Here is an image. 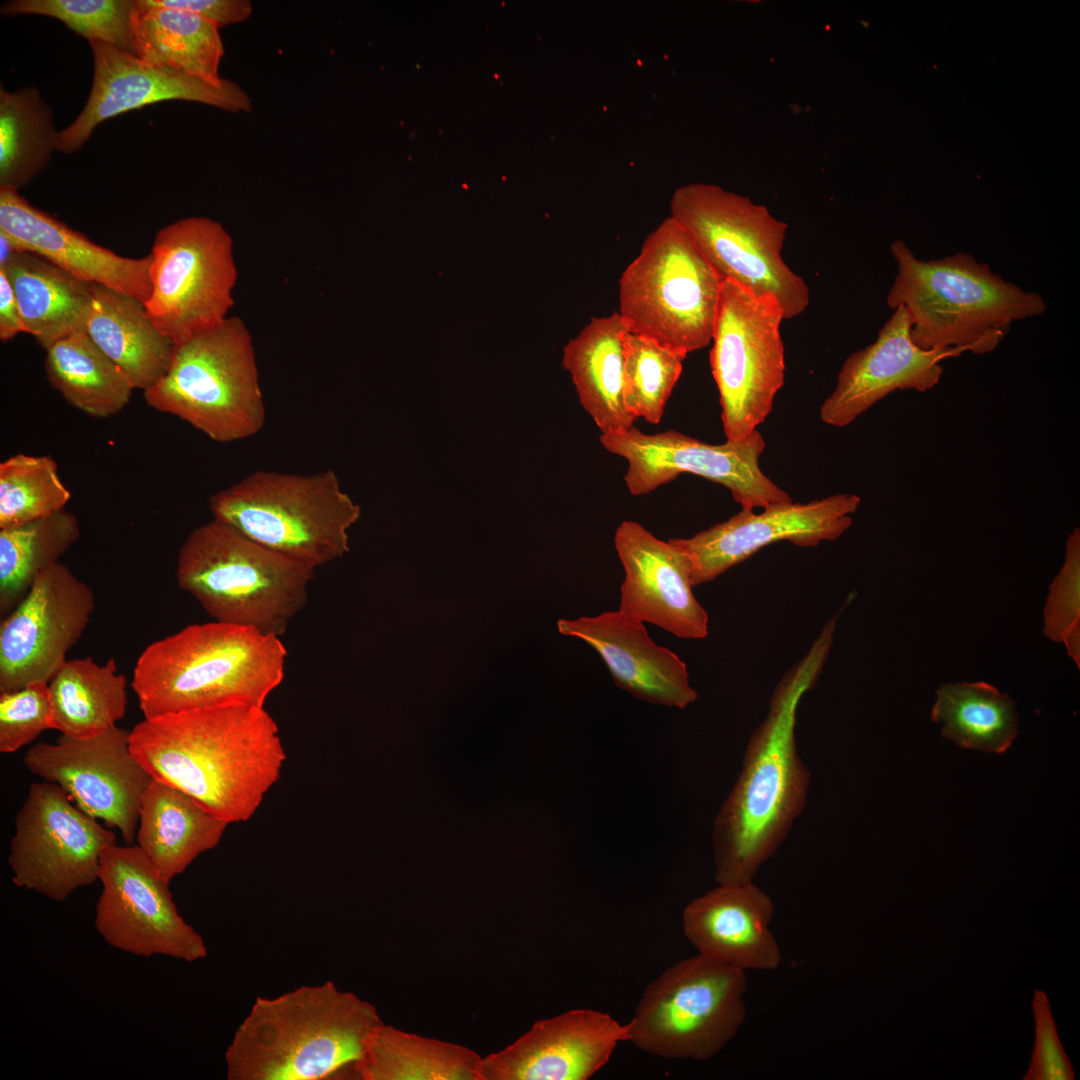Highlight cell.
I'll use <instances>...</instances> for the list:
<instances>
[{
	"instance_id": "obj_8",
	"label": "cell",
	"mask_w": 1080,
	"mask_h": 1080,
	"mask_svg": "<svg viewBox=\"0 0 1080 1080\" xmlns=\"http://www.w3.org/2000/svg\"><path fill=\"white\" fill-rule=\"evenodd\" d=\"M144 398L151 408L183 419L216 442L258 433L265 405L244 321L228 316L175 344L167 372Z\"/></svg>"
},
{
	"instance_id": "obj_5",
	"label": "cell",
	"mask_w": 1080,
	"mask_h": 1080,
	"mask_svg": "<svg viewBox=\"0 0 1080 1080\" xmlns=\"http://www.w3.org/2000/svg\"><path fill=\"white\" fill-rule=\"evenodd\" d=\"M890 251L897 273L886 303L906 309L912 340L924 350L990 353L1014 322L1047 310L1038 293L1005 280L972 254L923 260L902 240L892 242Z\"/></svg>"
},
{
	"instance_id": "obj_9",
	"label": "cell",
	"mask_w": 1080,
	"mask_h": 1080,
	"mask_svg": "<svg viewBox=\"0 0 1080 1080\" xmlns=\"http://www.w3.org/2000/svg\"><path fill=\"white\" fill-rule=\"evenodd\" d=\"M722 280L671 217L644 240L619 280V316L629 333L688 354L712 340Z\"/></svg>"
},
{
	"instance_id": "obj_34",
	"label": "cell",
	"mask_w": 1080,
	"mask_h": 1080,
	"mask_svg": "<svg viewBox=\"0 0 1080 1080\" xmlns=\"http://www.w3.org/2000/svg\"><path fill=\"white\" fill-rule=\"evenodd\" d=\"M45 351L50 385L75 408L92 417L106 418L128 404L135 389L131 380L86 331L71 334Z\"/></svg>"
},
{
	"instance_id": "obj_42",
	"label": "cell",
	"mask_w": 1080,
	"mask_h": 1080,
	"mask_svg": "<svg viewBox=\"0 0 1080 1080\" xmlns=\"http://www.w3.org/2000/svg\"><path fill=\"white\" fill-rule=\"evenodd\" d=\"M54 729L49 688L46 682L0 694V751L13 753Z\"/></svg>"
},
{
	"instance_id": "obj_37",
	"label": "cell",
	"mask_w": 1080,
	"mask_h": 1080,
	"mask_svg": "<svg viewBox=\"0 0 1080 1080\" xmlns=\"http://www.w3.org/2000/svg\"><path fill=\"white\" fill-rule=\"evenodd\" d=\"M79 522L63 509L53 515L0 529V613L9 614L37 576L59 563L78 540Z\"/></svg>"
},
{
	"instance_id": "obj_12",
	"label": "cell",
	"mask_w": 1080,
	"mask_h": 1080,
	"mask_svg": "<svg viewBox=\"0 0 1080 1080\" xmlns=\"http://www.w3.org/2000/svg\"><path fill=\"white\" fill-rule=\"evenodd\" d=\"M782 320V308L773 296H758L733 281H722L710 367L727 440L756 430L784 384Z\"/></svg>"
},
{
	"instance_id": "obj_45",
	"label": "cell",
	"mask_w": 1080,
	"mask_h": 1080,
	"mask_svg": "<svg viewBox=\"0 0 1080 1080\" xmlns=\"http://www.w3.org/2000/svg\"><path fill=\"white\" fill-rule=\"evenodd\" d=\"M19 333H27L15 292L0 269V340L7 342Z\"/></svg>"
},
{
	"instance_id": "obj_25",
	"label": "cell",
	"mask_w": 1080,
	"mask_h": 1080,
	"mask_svg": "<svg viewBox=\"0 0 1080 1080\" xmlns=\"http://www.w3.org/2000/svg\"><path fill=\"white\" fill-rule=\"evenodd\" d=\"M0 233L17 250L38 254L85 281L143 303L151 295L150 254L143 258L120 256L34 207L17 190L0 188Z\"/></svg>"
},
{
	"instance_id": "obj_4",
	"label": "cell",
	"mask_w": 1080,
	"mask_h": 1080,
	"mask_svg": "<svg viewBox=\"0 0 1080 1080\" xmlns=\"http://www.w3.org/2000/svg\"><path fill=\"white\" fill-rule=\"evenodd\" d=\"M280 637L219 621L192 624L149 644L131 686L145 718L226 704L264 707L283 681Z\"/></svg>"
},
{
	"instance_id": "obj_6",
	"label": "cell",
	"mask_w": 1080,
	"mask_h": 1080,
	"mask_svg": "<svg viewBox=\"0 0 1080 1080\" xmlns=\"http://www.w3.org/2000/svg\"><path fill=\"white\" fill-rule=\"evenodd\" d=\"M314 570L214 519L190 532L178 586L219 622L282 636L308 601Z\"/></svg>"
},
{
	"instance_id": "obj_26",
	"label": "cell",
	"mask_w": 1080,
	"mask_h": 1080,
	"mask_svg": "<svg viewBox=\"0 0 1080 1080\" xmlns=\"http://www.w3.org/2000/svg\"><path fill=\"white\" fill-rule=\"evenodd\" d=\"M772 899L753 881L723 883L692 900L683 932L698 954L747 970H773L782 955L770 930Z\"/></svg>"
},
{
	"instance_id": "obj_44",
	"label": "cell",
	"mask_w": 1080,
	"mask_h": 1080,
	"mask_svg": "<svg viewBox=\"0 0 1080 1080\" xmlns=\"http://www.w3.org/2000/svg\"><path fill=\"white\" fill-rule=\"evenodd\" d=\"M155 6L188 10L215 24L219 29L242 22L252 14L249 0H148Z\"/></svg>"
},
{
	"instance_id": "obj_30",
	"label": "cell",
	"mask_w": 1080,
	"mask_h": 1080,
	"mask_svg": "<svg viewBox=\"0 0 1080 1080\" xmlns=\"http://www.w3.org/2000/svg\"><path fill=\"white\" fill-rule=\"evenodd\" d=\"M86 333L131 380L154 386L167 372L175 344L148 316L139 299L95 284Z\"/></svg>"
},
{
	"instance_id": "obj_22",
	"label": "cell",
	"mask_w": 1080,
	"mask_h": 1080,
	"mask_svg": "<svg viewBox=\"0 0 1080 1080\" xmlns=\"http://www.w3.org/2000/svg\"><path fill=\"white\" fill-rule=\"evenodd\" d=\"M628 1036V1023L608 1013L569 1010L535 1022L512 1044L482 1058L478 1080H586Z\"/></svg>"
},
{
	"instance_id": "obj_11",
	"label": "cell",
	"mask_w": 1080,
	"mask_h": 1080,
	"mask_svg": "<svg viewBox=\"0 0 1080 1080\" xmlns=\"http://www.w3.org/2000/svg\"><path fill=\"white\" fill-rule=\"evenodd\" d=\"M746 971L696 955L668 967L644 990L628 1042L666 1059L708 1060L746 1017Z\"/></svg>"
},
{
	"instance_id": "obj_17",
	"label": "cell",
	"mask_w": 1080,
	"mask_h": 1080,
	"mask_svg": "<svg viewBox=\"0 0 1080 1080\" xmlns=\"http://www.w3.org/2000/svg\"><path fill=\"white\" fill-rule=\"evenodd\" d=\"M130 731L114 726L89 737L61 735L25 756L27 768L60 785L86 814L117 828L127 845L136 838L142 797L153 777L130 750Z\"/></svg>"
},
{
	"instance_id": "obj_29",
	"label": "cell",
	"mask_w": 1080,
	"mask_h": 1080,
	"mask_svg": "<svg viewBox=\"0 0 1080 1080\" xmlns=\"http://www.w3.org/2000/svg\"><path fill=\"white\" fill-rule=\"evenodd\" d=\"M228 824L186 793L153 779L141 800L136 841L170 882L200 854L215 848Z\"/></svg>"
},
{
	"instance_id": "obj_38",
	"label": "cell",
	"mask_w": 1080,
	"mask_h": 1080,
	"mask_svg": "<svg viewBox=\"0 0 1080 1080\" xmlns=\"http://www.w3.org/2000/svg\"><path fill=\"white\" fill-rule=\"evenodd\" d=\"M70 497L50 456L19 453L0 463V529L53 515Z\"/></svg>"
},
{
	"instance_id": "obj_24",
	"label": "cell",
	"mask_w": 1080,
	"mask_h": 1080,
	"mask_svg": "<svg viewBox=\"0 0 1080 1080\" xmlns=\"http://www.w3.org/2000/svg\"><path fill=\"white\" fill-rule=\"evenodd\" d=\"M561 634L576 637L602 657L614 683L639 700L684 709L698 697L686 663L655 643L643 622L618 611L559 619Z\"/></svg>"
},
{
	"instance_id": "obj_35",
	"label": "cell",
	"mask_w": 1080,
	"mask_h": 1080,
	"mask_svg": "<svg viewBox=\"0 0 1080 1080\" xmlns=\"http://www.w3.org/2000/svg\"><path fill=\"white\" fill-rule=\"evenodd\" d=\"M1014 702L986 682L942 685L932 711L934 722H944L941 734L958 746L1004 753L1018 735Z\"/></svg>"
},
{
	"instance_id": "obj_23",
	"label": "cell",
	"mask_w": 1080,
	"mask_h": 1080,
	"mask_svg": "<svg viewBox=\"0 0 1080 1080\" xmlns=\"http://www.w3.org/2000/svg\"><path fill=\"white\" fill-rule=\"evenodd\" d=\"M911 320L903 306L878 332L877 339L843 363L833 392L820 407L821 420L844 427L896 390L925 392L943 374L942 362L960 356L958 348L924 350L911 337Z\"/></svg>"
},
{
	"instance_id": "obj_19",
	"label": "cell",
	"mask_w": 1080,
	"mask_h": 1080,
	"mask_svg": "<svg viewBox=\"0 0 1080 1080\" xmlns=\"http://www.w3.org/2000/svg\"><path fill=\"white\" fill-rule=\"evenodd\" d=\"M89 44L93 56L91 91L78 117L59 131L57 151L74 153L105 120L162 101L199 102L232 113L252 110L247 92L231 80L216 86L179 70L146 63L105 43Z\"/></svg>"
},
{
	"instance_id": "obj_31",
	"label": "cell",
	"mask_w": 1080,
	"mask_h": 1080,
	"mask_svg": "<svg viewBox=\"0 0 1080 1080\" xmlns=\"http://www.w3.org/2000/svg\"><path fill=\"white\" fill-rule=\"evenodd\" d=\"M136 56L142 61L179 70L220 86L224 55L219 28L188 10L135 0L132 16Z\"/></svg>"
},
{
	"instance_id": "obj_18",
	"label": "cell",
	"mask_w": 1080,
	"mask_h": 1080,
	"mask_svg": "<svg viewBox=\"0 0 1080 1080\" xmlns=\"http://www.w3.org/2000/svg\"><path fill=\"white\" fill-rule=\"evenodd\" d=\"M95 608L90 587L66 565L41 572L0 624V692L48 683L83 635Z\"/></svg>"
},
{
	"instance_id": "obj_2",
	"label": "cell",
	"mask_w": 1080,
	"mask_h": 1080,
	"mask_svg": "<svg viewBox=\"0 0 1080 1080\" xmlns=\"http://www.w3.org/2000/svg\"><path fill=\"white\" fill-rule=\"evenodd\" d=\"M824 636L780 681L765 720L747 744L742 767L712 830L718 884L753 881L802 813L810 773L797 749L798 703L815 683L830 647Z\"/></svg>"
},
{
	"instance_id": "obj_21",
	"label": "cell",
	"mask_w": 1080,
	"mask_h": 1080,
	"mask_svg": "<svg viewBox=\"0 0 1080 1080\" xmlns=\"http://www.w3.org/2000/svg\"><path fill=\"white\" fill-rule=\"evenodd\" d=\"M614 545L625 572L621 613L678 638L708 635V614L693 594L692 562L684 550L633 520L617 527Z\"/></svg>"
},
{
	"instance_id": "obj_20",
	"label": "cell",
	"mask_w": 1080,
	"mask_h": 1080,
	"mask_svg": "<svg viewBox=\"0 0 1080 1080\" xmlns=\"http://www.w3.org/2000/svg\"><path fill=\"white\" fill-rule=\"evenodd\" d=\"M856 494H836L807 503H782L756 514L742 509L726 521L689 538L670 539L692 562V583L716 579L763 547L782 540L801 547L839 538L852 525L860 505Z\"/></svg>"
},
{
	"instance_id": "obj_14",
	"label": "cell",
	"mask_w": 1080,
	"mask_h": 1080,
	"mask_svg": "<svg viewBox=\"0 0 1080 1080\" xmlns=\"http://www.w3.org/2000/svg\"><path fill=\"white\" fill-rule=\"evenodd\" d=\"M115 834L83 812L58 784L32 783L15 819L8 863L18 887L63 901L98 879Z\"/></svg>"
},
{
	"instance_id": "obj_39",
	"label": "cell",
	"mask_w": 1080,
	"mask_h": 1080,
	"mask_svg": "<svg viewBox=\"0 0 1080 1080\" xmlns=\"http://www.w3.org/2000/svg\"><path fill=\"white\" fill-rule=\"evenodd\" d=\"M134 7L135 0H12L4 3L0 12L4 16L52 17L89 43H105L136 56Z\"/></svg>"
},
{
	"instance_id": "obj_41",
	"label": "cell",
	"mask_w": 1080,
	"mask_h": 1080,
	"mask_svg": "<svg viewBox=\"0 0 1080 1080\" xmlns=\"http://www.w3.org/2000/svg\"><path fill=\"white\" fill-rule=\"evenodd\" d=\"M1044 634L1062 642L1080 667V529L1075 528L1066 544L1064 564L1049 588L1044 609Z\"/></svg>"
},
{
	"instance_id": "obj_15",
	"label": "cell",
	"mask_w": 1080,
	"mask_h": 1080,
	"mask_svg": "<svg viewBox=\"0 0 1080 1080\" xmlns=\"http://www.w3.org/2000/svg\"><path fill=\"white\" fill-rule=\"evenodd\" d=\"M600 442L607 451L627 460L624 480L635 496L649 494L678 475L690 473L729 489L742 509L792 502L759 467L765 441L757 429L744 438L715 445L676 430L646 434L633 426L601 435Z\"/></svg>"
},
{
	"instance_id": "obj_27",
	"label": "cell",
	"mask_w": 1080,
	"mask_h": 1080,
	"mask_svg": "<svg viewBox=\"0 0 1080 1080\" xmlns=\"http://www.w3.org/2000/svg\"><path fill=\"white\" fill-rule=\"evenodd\" d=\"M628 331L618 312L594 317L563 349L579 402L601 435L620 433L636 418L625 405V339Z\"/></svg>"
},
{
	"instance_id": "obj_1",
	"label": "cell",
	"mask_w": 1080,
	"mask_h": 1080,
	"mask_svg": "<svg viewBox=\"0 0 1080 1080\" xmlns=\"http://www.w3.org/2000/svg\"><path fill=\"white\" fill-rule=\"evenodd\" d=\"M129 743L153 779L228 823L252 817L286 759L275 720L264 707L246 704L145 718Z\"/></svg>"
},
{
	"instance_id": "obj_36",
	"label": "cell",
	"mask_w": 1080,
	"mask_h": 1080,
	"mask_svg": "<svg viewBox=\"0 0 1080 1080\" xmlns=\"http://www.w3.org/2000/svg\"><path fill=\"white\" fill-rule=\"evenodd\" d=\"M52 109L35 86L0 89V188L19 191L46 169L57 150Z\"/></svg>"
},
{
	"instance_id": "obj_32",
	"label": "cell",
	"mask_w": 1080,
	"mask_h": 1080,
	"mask_svg": "<svg viewBox=\"0 0 1080 1080\" xmlns=\"http://www.w3.org/2000/svg\"><path fill=\"white\" fill-rule=\"evenodd\" d=\"M54 729L89 737L116 726L127 708V679L113 658L66 660L48 682Z\"/></svg>"
},
{
	"instance_id": "obj_16",
	"label": "cell",
	"mask_w": 1080,
	"mask_h": 1080,
	"mask_svg": "<svg viewBox=\"0 0 1080 1080\" xmlns=\"http://www.w3.org/2000/svg\"><path fill=\"white\" fill-rule=\"evenodd\" d=\"M95 927L111 947L135 956H167L195 962L207 955L202 936L179 914L169 881L138 845L106 847Z\"/></svg>"
},
{
	"instance_id": "obj_43",
	"label": "cell",
	"mask_w": 1080,
	"mask_h": 1080,
	"mask_svg": "<svg viewBox=\"0 0 1080 1080\" xmlns=\"http://www.w3.org/2000/svg\"><path fill=\"white\" fill-rule=\"evenodd\" d=\"M1035 1043L1023 1080H1073L1075 1073L1058 1035L1045 992L1035 990L1032 1000Z\"/></svg>"
},
{
	"instance_id": "obj_10",
	"label": "cell",
	"mask_w": 1080,
	"mask_h": 1080,
	"mask_svg": "<svg viewBox=\"0 0 1080 1080\" xmlns=\"http://www.w3.org/2000/svg\"><path fill=\"white\" fill-rule=\"evenodd\" d=\"M670 211L722 281H733L758 296H773L784 319L806 310L809 288L781 256L788 226L765 206L699 182L678 187Z\"/></svg>"
},
{
	"instance_id": "obj_7",
	"label": "cell",
	"mask_w": 1080,
	"mask_h": 1080,
	"mask_svg": "<svg viewBox=\"0 0 1080 1080\" xmlns=\"http://www.w3.org/2000/svg\"><path fill=\"white\" fill-rule=\"evenodd\" d=\"M217 519L313 570L349 551L360 507L332 470L313 475L257 471L209 499Z\"/></svg>"
},
{
	"instance_id": "obj_40",
	"label": "cell",
	"mask_w": 1080,
	"mask_h": 1080,
	"mask_svg": "<svg viewBox=\"0 0 1080 1080\" xmlns=\"http://www.w3.org/2000/svg\"><path fill=\"white\" fill-rule=\"evenodd\" d=\"M686 356L647 337L627 333L624 400L635 418L660 422Z\"/></svg>"
},
{
	"instance_id": "obj_28",
	"label": "cell",
	"mask_w": 1080,
	"mask_h": 1080,
	"mask_svg": "<svg viewBox=\"0 0 1080 1080\" xmlns=\"http://www.w3.org/2000/svg\"><path fill=\"white\" fill-rule=\"evenodd\" d=\"M0 269L15 292L27 333L44 350L86 331L95 283L24 250H16Z\"/></svg>"
},
{
	"instance_id": "obj_13",
	"label": "cell",
	"mask_w": 1080,
	"mask_h": 1080,
	"mask_svg": "<svg viewBox=\"0 0 1080 1080\" xmlns=\"http://www.w3.org/2000/svg\"><path fill=\"white\" fill-rule=\"evenodd\" d=\"M150 255L146 312L174 344L228 317L238 270L221 223L198 216L177 220L156 233Z\"/></svg>"
},
{
	"instance_id": "obj_3",
	"label": "cell",
	"mask_w": 1080,
	"mask_h": 1080,
	"mask_svg": "<svg viewBox=\"0 0 1080 1080\" xmlns=\"http://www.w3.org/2000/svg\"><path fill=\"white\" fill-rule=\"evenodd\" d=\"M383 1024L376 1008L332 981L257 997L226 1051L229 1080H321L363 1057Z\"/></svg>"
},
{
	"instance_id": "obj_33",
	"label": "cell",
	"mask_w": 1080,
	"mask_h": 1080,
	"mask_svg": "<svg viewBox=\"0 0 1080 1080\" xmlns=\"http://www.w3.org/2000/svg\"><path fill=\"white\" fill-rule=\"evenodd\" d=\"M482 1057L465 1046L382 1024L352 1072L361 1080H478Z\"/></svg>"
}]
</instances>
